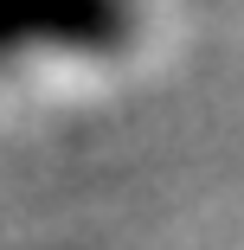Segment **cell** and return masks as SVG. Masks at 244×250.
<instances>
[{
	"mask_svg": "<svg viewBox=\"0 0 244 250\" xmlns=\"http://www.w3.org/2000/svg\"><path fill=\"white\" fill-rule=\"evenodd\" d=\"M135 26L129 0H0V52L26 39L77 45V52H110Z\"/></svg>",
	"mask_w": 244,
	"mask_h": 250,
	"instance_id": "6da1fadb",
	"label": "cell"
}]
</instances>
